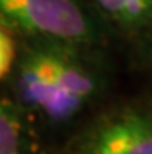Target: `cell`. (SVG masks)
Returning <instances> with one entry per match:
<instances>
[{
    "label": "cell",
    "instance_id": "obj_6",
    "mask_svg": "<svg viewBox=\"0 0 152 154\" xmlns=\"http://www.w3.org/2000/svg\"><path fill=\"white\" fill-rule=\"evenodd\" d=\"M16 58V44L2 25H0V79L8 75Z\"/></svg>",
    "mask_w": 152,
    "mask_h": 154
},
{
    "label": "cell",
    "instance_id": "obj_4",
    "mask_svg": "<svg viewBox=\"0 0 152 154\" xmlns=\"http://www.w3.org/2000/svg\"><path fill=\"white\" fill-rule=\"evenodd\" d=\"M0 154H23V125L14 107L0 100Z\"/></svg>",
    "mask_w": 152,
    "mask_h": 154
},
{
    "label": "cell",
    "instance_id": "obj_5",
    "mask_svg": "<svg viewBox=\"0 0 152 154\" xmlns=\"http://www.w3.org/2000/svg\"><path fill=\"white\" fill-rule=\"evenodd\" d=\"M103 10L121 22H138L152 14V0H96Z\"/></svg>",
    "mask_w": 152,
    "mask_h": 154
},
{
    "label": "cell",
    "instance_id": "obj_1",
    "mask_svg": "<svg viewBox=\"0 0 152 154\" xmlns=\"http://www.w3.org/2000/svg\"><path fill=\"white\" fill-rule=\"evenodd\" d=\"M22 100L50 122L76 115L95 92L90 75L67 58L50 51L28 55L19 73Z\"/></svg>",
    "mask_w": 152,
    "mask_h": 154
},
{
    "label": "cell",
    "instance_id": "obj_2",
    "mask_svg": "<svg viewBox=\"0 0 152 154\" xmlns=\"http://www.w3.org/2000/svg\"><path fill=\"white\" fill-rule=\"evenodd\" d=\"M0 19L26 33L62 41H84L90 34L75 0H0Z\"/></svg>",
    "mask_w": 152,
    "mask_h": 154
},
{
    "label": "cell",
    "instance_id": "obj_3",
    "mask_svg": "<svg viewBox=\"0 0 152 154\" xmlns=\"http://www.w3.org/2000/svg\"><path fill=\"white\" fill-rule=\"evenodd\" d=\"M84 154H152V123L132 112L115 117L93 132Z\"/></svg>",
    "mask_w": 152,
    "mask_h": 154
}]
</instances>
